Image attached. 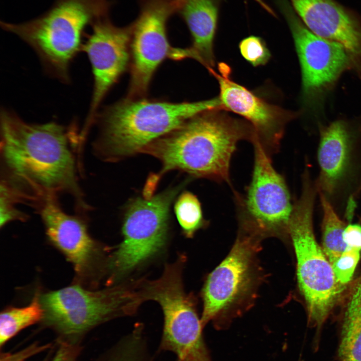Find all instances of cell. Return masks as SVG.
I'll return each instance as SVG.
<instances>
[{"instance_id": "cell-1", "label": "cell", "mask_w": 361, "mask_h": 361, "mask_svg": "<svg viewBox=\"0 0 361 361\" xmlns=\"http://www.w3.org/2000/svg\"><path fill=\"white\" fill-rule=\"evenodd\" d=\"M0 124L1 184L19 203L37 208L67 194L77 211L89 210L79 184L82 145L76 124L30 123L4 108Z\"/></svg>"}, {"instance_id": "cell-2", "label": "cell", "mask_w": 361, "mask_h": 361, "mask_svg": "<svg viewBox=\"0 0 361 361\" xmlns=\"http://www.w3.org/2000/svg\"><path fill=\"white\" fill-rule=\"evenodd\" d=\"M223 109L204 111L152 142L141 151L162 164L158 174L149 178L156 187L165 172L178 170L196 178L231 185L230 165L239 141L256 138L252 125L229 116Z\"/></svg>"}, {"instance_id": "cell-3", "label": "cell", "mask_w": 361, "mask_h": 361, "mask_svg": "<svg viewBox=\"0 0 361 361\" xmlns=\"http://www.w3.org/2000/svg\"><path fill=\"white\" fill-rule=\"evenodd\" d=\"M221 107L219 96L179 103L126 97L97 113L94 124L98 132L92 143L93 152L106 161L124 159L140 153L193 116Z\"/></svg>"}, {"instance_id": "cell-4", "label": "cell", "mask_w": 361, "mask_h": 361, "mask_svg": "<svg viewBox=\"0 0 361 361\" xmlns=\"http://www.w3.org/2000/svg\"><path fill=\"white\" fill-rule=\"evenodd\" d=\"M112 5L110 0H56L35 19L20 24L1 22V26L29 45L48 73L68 82L70 65L82 51L86 29L109 16Z\"/></svg>"}, {"instance_id": "cell-5", "label": "cell", "mask_w": 361, "mask_h": 361, "mask_svg": "<svg viewBox=\"0 0 361 361\" xmlns=\"http://www.w3.org/2000/svg\"><path fill=\"white\" fill-rule=\"evenodd\" d=\"M317 192L310 174H304L301 195L293 205L288 234L295 250L298 285L305 300L308 321L319 329L343 287L337 282L332 266L315 238L312 218Z\"/></svg>"}, {"instance_id": "cell-6", "label": "cell", "mask_w": 361, "mask_h": 361, "mask_svg": "<svg viewBox=\"0 0 361 361\" xmlns=\"http://www.w3.org/2000/svg\"><path fill=\"white\" fill-rule=\"evenodd\" d=\"M42 320L73 343L89 330L114 317L135 312L141 303L137 290L126 287L91 291L78 285L48 292L40 297Z\"/></svg>"}, {"instance_id": "cell-7", "label": "cell", "mask_w": 361, "mask_h": 361, "mask_svg": "<svg viewBox=\"0 0 361 361\" xmlns=\"http://www.w3.org/2000/svg\"><path fill=\"white\" fill-rule=\"evenodd\" d=\"M251 181L244 194L234 192L240 229L260 236L288 233L293 205L286 182L257 139Z\"/></svg>"}, {"instance_id": "cell-8", "label": "cell", "mask_w": 361, "mask_h": 361, "mask_svg": "<svg viewBox=\"0 0 361 361\" xmlns=\"http://www.w3.org/2000/svg\"><path fill=\"white\" fill-rule=\"evenodd\" d=\"M184 185L129 204L122 225L123 240L109 266L114 277L123 276L160 251L167 237L170 205Z\"/></svg>"}, {"instance_id": "cell-9", "label": "cell", "mask_w": 361, "mask_h": 361, "mask_svg": "<svg viewBox=\"0 0 361 361\" xmlns=\"http://www.w3.org/2000/svg\"><path fill=\"white\" fill-rule=\"evenodd\" d=\"M274 1L293 39L300 65L304 102L312 110H319L327 93L342 72L351 67L349 55L340 44L311 31L288 0Z\"/></svg>"}, {"instance_id": "cell-10", "label": "cell", "mask_w": 361, "mask_h": 361, "mask_svg": "<svg viewBox=\"0 0 361 361\" xmlns=\"http://www.w3.org/2000/svg\"><path fill=\"white\" fill-rule=\"evenodd\" d=\"M140 11L132 23L130 81L126 97L143 98L151 79L166 58L184 59L183 48L169 44L166 25L176 13L175 0H140Z\"/></svg>"}, {"instance_id": "cell-11", "label": "cell", "mask_w": 361, "mask_h": 361, "mask_svg": "<svg viewBox=\"0 0 361 361\" xmlns=\"http://www.w3.org/2000/svg\"><path fill=\"white\" fill-rule=\"evenodd\" d=\"M258 235L240 230L226 258L208 276L203 290V327L241 303L257 282L255 257Z\"/></svg>"}, {"instance_id": "cell-12", "label": "cell", "mask_w": 361, "mask_h": 361, "mask_svg": "<svg viewBox=\"0 0 361 361\" xmlns=\"http://www.w3.org/2000/svg\"><path fill=\"white\" fill-rule=\"evenodd\" d=\"M91 27L82 50L90 62L94 81L89 109L81 129L85 135L94 125L104 97L129 65L133 28L132 23L117 27L109 16L98 20Z\"/></svg>"}, {"instance_id": "cell-13", "label": "cell", "mask_w": 361, "mask_h": 361, "mask_svg": "<svg viewBox=\"0 0 361 361\" xmlns=\"http://www.w3.org/2000/svg\"><path fill=\"white\" fill-rule=\"evenodd\" d=\"M219 73L209 72L218 80L222 109L243 117L253 127L256 138L266 154L271 156L279 149L286 124L297 113L267 102L232 80L231 70L224 63L218 65Z\"/></svg>"}, {"instance_id": "cell-14", "label": "cell", "mask_w": 361, "mask_h": 361, "mask_svg": "<svg viewBox=\"0 0 361 361\" xmlns=\"http://www.w3.org/2000/svg\"><path fill=\"white\" fill-rule=\"evenodd\" d=\"M317 151L318 192L331 204L348 191L358 170L357 135L348 123L335 120L320 130Z\"/></svg>"}, {"instance_id": "cell-15", "label": "cell", "mask_w": 361, "mask_h": 361, "mask_svg": "<svg viewBox=\"0 0 361 361\" xmlns=\"http://www.w3.org/2000/svg\"><path fill=\"white\" fill-rule=\"evenodd\" d=\"M305 25L315 34L341 45L353 68L361 76V22L334 0H289Z\"/></svg>"}, {"instance_id": "cell-16", "label": "cell", "mask_w": 361, "mask_h": 361, "mask_svg": "<svg viewBox=\"0 0 361 361\" xmlns=\"http://www.w3.org/2000/svg\"><path fill=\"white\" fill-rule=\"evenodd\" d=\"M37 210L48 239L72 264L77 275L91 274L100 251L85 221L80 216L64 212L57 199L45 201Z\"/></svg>"}, {"instance_id": "cell-17", "label": "cell", "mask_w": 361, "mask_h": 361, "mask_svg": "<svg viewBox=\"0 0 361 361\" xmlns=\"http://www.w3.org/2000/svg\"><path fill=\"white\" fill-rule=\"evenodd\" d=\"M176 13L185 22L191 34V58L208 70L215 66L214 42L221 0H175Z\"/></svg>"}, {"instance_id": "cell-18", "label": "cell", "mask_w": 361, "mask_h": 361, "mask_svg": "<svg viewBox=\"0 0 361 361\" xmlns=\"http://www.w3.org/2000/svg\"><path fill=\"white\" fill-rule=\"evenodd\" d=\"M338 361H361V275L345 294Z\"/></svg>"}, {"instance_id": "cell-19", "label": "cell", "mask_w": 361, "mask_h": 361, "mask_svg": "<svg viewBox=\"0 0 361 361\" xmlns=\"http://www.w3.org/2000/svg\"><path fill=\"white\" fill-rule=\"evenodd\" d=\"M44 310L37 295L23 307L5 309L0 316V346H3L22 329L42 320Z\"/></svg>"}, {"instance_id": "cell-20", "label": "cell", "mask_w": 361, "mask_h": 361, "mask_svg": "<svg viewBox=\"0 0 361 361\" xmlns=\"http://www.w3.org/2000/svg\"><path fill=\"white\" fill-rule=\"evenodd\" d=\"M319 196L323 211L322 250L331 265L346 248L342 238L346 225L330 202L322 195Z\"/></svg>"}, {"instance_id": "cell-21", "label": "cell", "mask_w": 361, "mask_h": 361, "mask_svg": "<svg viewBox=\"0 0 361 361\" xmlns=\"http://www.w3.org/2000/svg\"><path fill=\"white\" fill-rule=\"evenodd\" d=\"M174 210L183 233L188 238L192 237L197 231L206 225L201 203L191 192L186 191L179 195Z\"/></svg>"}, {"instance_id": "cell-22", "label": "cell", "mask_w": 361, "mask_h": 361, "mask_svg": "<svg viewBox=\"0 0 361 361\" xmlns=\"http://www.w3.org/2000/svg\"><path fill=\"white\" fill-rule=\"evenodd\" d=\"M242 56L254 67L264 65L271 58V53L265 41L261 37L250 36L242 40L239 44Z\"/></svg>"}, {"instance_id": "cell-23", "label": "cell", "mask_w": 361, "mask_h": 361, "mask_svg": "<svg viewBox=\"0 0 361 361\" xmlns=\"http://www.w3.org/2000/svg\"><path fill=\"white\" fill-rule=\"evenodd\" d=\"M360 251L346 247L341 256L332 264L336 280L343 287L351 280L360 258Z\"/></svg>"}, {"instance_id": "cell-24", "label": "cell", "mask_w": 361, "mask_h": 361, "mask_svg": "<svg viewBox=\"0 0 361 361\" xmlns=\"http://www.w3.org/2000/svg\"><path fill=\"white\" fill-rule=\"evenodd\" d=\"M1 227L13 221H25L28 216L15 206L19 203L16 198L4 187L1 186Z\"/></svg>"}, {"instance_id": "cell-25", "label": "cell", "mask_w": 361, "mask_h": 361, "mask_svg": "<svg viewBox=\"0 0 361 361\" xmlns=\"http://www.w3.org/2000/svg\"><path fill=\"white\" fill-rule=\"evenodd\" d=\"M80 349L79 344L59 339L52 353L45 361H78Z\"/></svg>"}, {"instance_id": "cell-26", "label": "cell", "mask_w": 361, "mask_h": 361, "mask_svg": "<svg viewBox=\"0 0 361 361\" xmlns=\"http://www.w3.org/2000/svg\"><path fill=\"white\" fill-rule=\"evenodd\" d=\"M342 238L346 247L355 248L361 250V226L349 224L346 226Z\"/></svg>"}]
</instances>
